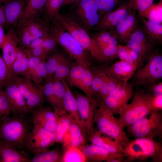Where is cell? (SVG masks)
I'll return each instance as SVG.
<instances>
[{
	"instance_id": "45",
	"label": "cell",
	"mask_w": 162,
	"mask_h": 162,
	"mask_svg": "<svg viewBox=\"0 0 162 162\" xmlns=\"http://www.w3.org/2000/svg\"><path fill=\"white\" fill-rule=\"evenodd\" d=\"M122 81L107 75V79L98 94V98L103 99L110 94Z\"/></svg>"
},
{
	"instance_id": "19",
	"label": "cell",
	"mask_w": 162,
	"mask_h": 162,
	"mask_svg": "<svg viewBox=\"0 0 162 162\" xmlns=\"http://www.w3.org/2000/svg\"><path fill=\"white\" fill-rule=\"evenodd\" d=\"M139 67L137 64H131L120 61L105 67L103 70L108 76L121 81L128 82Z\"/></svg>"
},
{
	"instance_id": "27",
	"label": "cell",
	"mask_w": 162,
	"mask_h": 162,
	"mask_svg": "<svg viewBox=\"0 0 162 162\" xmlns=\"http://www.w3.org/2000/svg\"><path fill=\"white\" fill-rule=\"evenodd\" d=\"M44 86L40 85L42 90L45 99L58 115L62 116L67 112L60 104L53 90V79L47 80Z\"/></svg>"
},
{
	"instance_id": "50",
	"label": "cell",
	"mask_w": 162,
	"mask_h": 162,
	"mask_svg": "<svg viewBox=\"0 0 162 162\" xmlns=\"http://www.w3.org/2000/svg\"><path fill=\"white\" fill-rule=\"evenodd\" d=\"M53 90L56 97L60 104L64 108L63 98L65 92L64 86L62 81L53 80Z\"/></svg>"
},
{
	"instance_id": "46",
	"label": "cell",
	"mask_w": 162,
	"mask_h": 162,
	"mask_svg": "<svg viewBox=\"0 0 162 162\" xmlns=\"http://www.w3.org/2000/svg\"><path fill=\"white\" fill-rule=\"evenodd\" d=\"M48 75L46 61H43L30 76L29 78L36 84H39Z\"/></svg>"
},
{
	"instance_id": "22",
	"label": "cell",
	"mask_w": 162,
	"mask_h": 162,
	"mask_svg": "<svg viewBox=\"0 0 162 162\" xmlns=\"http://www.w3.org/2000/svg\"><path fill=\"white\" fill-rule=\"evenodd\" d=\"M2 6L6 25L12 26L17 25L24 16L26 6L22 0H7Z\"/></svg>"
},
{
	"instance_id": "56",
	"label": "cell",
	"mask_w": 162,
	"mask_h": 162,
	"mask_svg": "<svg viewBox=\"0 0 162 162\" xmlns=\"http://www.w3.org/2000/svg\"><path fill=\"white\" fill-rule=\"evenodd\" d=\"M152 104L153 110L161 111L162 110V96H152Z\"/></svg>"
},
{
	"instance_id": "43",
	"label": "cell",
	"mask_w": 162,
	"mask_h": 162,
	"mask_svg": "<svg viewBox=\"0 0 162 162\" xmlns=\"http://www.w3.org/2000/svg\"><path fill=\"white\" fill-rule=\"evenodd\" d=\"M64 0H47L44 8V12L49 18H55L58 14Z\"/></svg>"
},
{
	"instance_id": "13",
	"label": "cell",
	"mask_w": 162,
	"mask_h": 162,
	"mask_svg": "<svg viewBox=\"0 0 162 162\" xmlns=\"http://www.w3.org/2000/svg\"><path fill=\"white\" fill-rule=\"evenodd\" d=\"M134 83L122 82L110 94L101 99L114 115L118 114L134 94Z\"/></svg>"
},
{
	"instance_id": "6",
	"label": "cell",
	"mask_w": 162,
	"mask_h": 162,
	"mask_svg": "<svg viewBox=\"0 0 162 162\" xmlns=\"http://www.w3.org/2000/svg\"><path fill=\"white\" fill-rule=\"evenodd\" d=\"M50 29L48 24L39 17H23L15 30L20 46L26 48L36 40L49 34Z\"/></svg>"
},
{
	"instance_id": "34",
	"label": "cell",
	"mask_w": 162,
	"mask_h": 162,
	"mask_svg": "<svg viewBox=\"0 0 162 162\" xmlns=\"http://www.w3.org/2000/svg\"><path fill=\"white\" fill-rule=\"evenodd\" d=\"M62 155L59 149L58 148L52 150L49 149L34 155L30 158V162H61Z\"/></svg>"
},
{
	"instance_id": "52",
	"label": "cell",
	"mask_w": 162,
	"mask_h": 162,
	"mask_svg": "<svg viewBox=\"0 0 162 162\" xmlns=\"http://www.w3.org/2000/svg\"><path fill=\"white\" fill-rule=\"evenodd\" d=\"M118 45H110L102 50V53L107 61L118 57Z\"/></svg>"
},
{
	"instance_id": "4",
	"label": "cell",
	"mask_w": 162,
	"mask_h": 162,
	"mask_svg": "<svg viewBox=\"0 0 162 162\" xmlns=\"http://www.w3.org/2000/svg\"><path fill=\"white\" fill-rule=\"evenodd\" d=\"M131 102L122 110L118 118L124 128L146 116L153 110L152 104V96L143 89L138 88Z\"/></svg>"
},
{
	"instance_id": "32",
	"label": "cell",
	"mask_w": 162,
	"mask_h": 162,
	"mask_svg": "<svg viewBox=\"0 0 162 162\" xmlns=\"http://www.w3.org/2000/svg\"><path fill=\"white\" fill-rule=\"evenodd\" d=\"M75 122L73 118L68 113L62 116H58V123L54 132L56 143L62 142L64 134Z\"/></svg>"
},
{
	"instance_id": "24",
	"label": "cell",
	"mask_w": 162,
	"mask_h": 162,
	"mask_svg": "<svg viewBox=\"0 0 162 162\" xmlns=\"http://www.w3.org/2000/svg\"><path fill=\"white\" fill-rule=\"evenodd\" d=\"M92 143L99 146L119 157H124L123 148L118 142L96 129L89 139Z\"/></svg>"
},
{
	"instance_id": "25",
	"label": "cell",
	"mask_w": 162,
	"mask_h": 162,
	"mask_svg": "<svg viewBox=\"0 0 162 162\" xmlns=\"http://www.w3.org/2000/svg\"><path fill=\"white\" fill-rule=\"evenodd\" d=\"M0 162H30V158L23 149L0 143Z\"/></svg>"
},
{
	"instance_id": "12",
	"label": "cell",
	"mask_w": 162,
	"mask_h": 162,
	"mask_svg": "<svg viewBox=\"0 0 162 162\" xmlns=\"http://www.w3.org/2000/svg\"><path fill=\"white\" fill-rule=\"evenodd\" d=\"M14 83L25 99L29 109H34L43 106L45 98L39 84L35 85L30 79L17 75Z\"/></svg>"
},
{
	"instance_id": "21",
	"label": "cell",
	"mask_w": 162,
	"mask_h": 162,
	"mask_svg": "<svg viewBox=\"0 0 162 162\" xmlns=\"http://www.w3.org/2000/svg\"><path fill=\"white\" fill-rule=\"evenodd\" d=\"M136 11L132 9L114 28L117 40L122 43H126L138 27V20Z\"/></svg>"
},
{
	"instance_id": "16",
	"label": "cell",
	"mask_w": 162,
	"mask_h": 162,
	"mask_svg": "<svg viewBox=\"0 0 162 162\" xmlns=\"http://www.w3.org/2000/svg\"><path fill=\"white\" fill-rule=\"evenodd\" d=\"M2 90L14 115L26 116L31 113L25 99L14 82L7 84Z\"/></svg>"
},
{
	"instance_id": "5",
	"label": "cell",
	"mask_w": 162,
	"mask_h": 162,
	"mask_svg": "<svg viewBox=\"0 0 162 162\" xmlns=\"http://www.w3.org/2000/svg\"><path fill=\"white\" fill-rule=\"evenodd\" d=\"M55 19L93 58L100 62L107 61L96 42L75 20L59 13Z\"/></svg>"
},
{
	"instance_id": "55",
	"label": "cell",
	"mask_w": 162,
	"mask_h": 162,
	"mask_svg": "<svg viewBox=\"0 0 162 162\" xmlns=\"http://www.w3.org/2000/svg\"><path fill=\"white\" fill-rule=\"evenodd\" d=\"M28 50L32 55L42 60H46L48 55L46 52L41 47H38Z\"/></svg>"
},
{
	"instance_id": "36",
	"label": "cell",
	"mask_w": 162,
	"mask_h": 162,
	"mask_svg": "<svg viewBox=\"0 0 162 162\" xmlns=\"http://www.w3.org/2000/svg\"><path fill=\"white\" fill-rule=\"evenodd\" d=\"M126 43V45L136 51L139 54L140 62L139 67L141 66L145 59L151 53L154 44L152 42L144 43L135 42L130 39H128Z\"/></svg>"
},
{
	"instance_id": "39",
	"label": "cell",
	"mask_w": 162,
	"mask_h": 162,
	"mask_svg": "<svg viewBox=\"0 0 162 162\" xmlns=\"http://www.w3.org/2000/svg\"><path fill=\"white\" fill-rule=\"evenodd\" d=\"M93 77V72L89 66H87L83 73L79 89L84 92L86 95L90 98L94 97L91 88Z\"/></svg>"
},
{
	"instance_id": "60",
	"label": "cell",
	"mask_w": 162,
	"mask_h": 162,
	"mask_svg": "<svg viewBox=\"0 0 162 162\" xmlns=\"http://www.w3.org/2000/svg\"><path fill=\"white\" fill-rule=\"evenodd\" d=\"M7 0H0V4H1L2 3H4Z\"/></svg>"
},
{
	"instance_id": "37",
	"label": "cell",
	"mask_w": 162,
	"mask_h": 162,
	"mask_svg": "<svg viewBox=\"0 0 162 162\" xmlns=\"http://www.w3.org/2000/svg\"><path fill=\"white\" fill-rule=\"evenodd\" d=\"M47 0H28L23 17H38L44 9Z\"/></svg>"
},
{
	"instance_id": "7",
	"label": "cell",
	"mask_w": 162,
	"mask_h": 162,
	"mask_svg": "<svg viewBox=\"0 0 162 162\" xmlns=\"http://www.w3.org/2000/svg\"><path fill=\"white\" fill-rule=\"evenodd\" d=\"M126 128L128 134L135 138H160L162 135L161 111L153 110Z\"/></svg>"
},
{
	"instance_id": "53",
	"label": "cell",
	"mask_w": 162,
	"mask_h": 162,
	"mask_svg": "<svg viewBox=\"0 0 162 162\" xmlns=\"http://www.w3.org/2000/svg\"><path fill=\"white\" fill-rule=\"evenodd\" d=\"M150 84V90L152 96L155 97L162 96V82H157L149 83Z\"/></svg>"
},
{
	"instance_id": "14",
	"label": "cell",
	"mask_w": 162,
	"mask_h": 162,
	"mask_svg": "<svg viewBox=\"0 0 162 162\" xmlns=\"http://www.w3.org/2000/svg\"><path fill=\"white\" fill-rule=\"evenodd\" d=\"M73 3L72 11L81 24L88 29L95 27L100 20L95 0H77Z\"/></svg>"
},
{
	"instance_id": "51",
	"label": "cell",
	"mask_w": 162,
	"mask_h": 162,
	"mask_svg": "<svg viewBox=\"0 0 162 162\" xmlns=\"http://www.w3.org/2000/svg\"><path fill=\"white\" fill-rule=\"evenodd\" d=\"M8 70L2 56L0 55V90H2L8 82Z\"/></svg>"
},
{
	"instance_id": "42",
	"label": "cell",
	"mask_w": 162,
	"mask_h": 162,
	"mask_svg": "<svg viewBox=\"0 0 162 162\" xmlns=\"http://www.w3.org/2000/svg\"><path fill=\"white\" fill-rule=\"evenodd\" d=\"M99 11L100 20L106 14L111 11L122 0H95Z\"/></svg>"
},
{
	"instance_id": "3",
	"label": "cell",
	"mask_w": 162,
	"mask_h": 162,
	"mask_svg": "<svg viewBox=\"0 0 162 162\" xmlns=\"http://www.w3.org/2000/svg\"><path fill=\"white\" fill-rule=\"evenodd\" d=\"M94 122L98 131L118 142L123 148L130 140L118 118L115 117L100 98L95 111Z\"/></svg>"
},
{
	"instance_id": "35",
	"label": "cell",
	"mask_w": 162,
	"mask_h": 162,
	"mask_svg": "<svg viewBox=\"0 0 162 162\" xmlns=\"http://www.w3.org/2000/svg\"><path fill=\"white\" fill-rule=\"evenodd\" d=\"M57 43L55 38L50 33L46 36L36 40L26 48L31 49L41 47L49 55L55 50Z\"/></svg>"
},
{
	"instance_id": "44",
	"label": "cell",
	"mask_w": 162,
	"mask_h": 162,
	"mask_svg": "<svg viewBox=\"0 0 162 162\" xmlns=\"http://www.w3.org/2000/svg\"><path fill=\"white\" fill-rule=\"evenodd\" d=\"M72 66L65 57L57 67L54 74V80L62 81L68 76Z\"/></svg>"
},
{
	"instance_id": "23",
	"label": "cell",
	"mask_w": 162,
	"mask_h": 162,
	"mask_svg": "<svg viewBox=\"0 0 162 162\" xmlns=\"http://www.w3.org/2000/svg\"><path fill=\"white\" fill-rule=\"evenodd\" d=\"M79 149L84 155L86 161L110 162L114 159L123 157L117 156L101 147L92 144L84 145Z\"/></svg>"
},
{
	"instance_id": "20",
	"label": "cell",
	"mask_w": 162,
	"mask_h": 162,
	"mask_svg": "<svg viewBox=\"0 0 162 162\" xmlns=\"http://www.w3.org/2000/svg\"><path fill=\"white\" fill-rule=\"evenodd\" d=\"M88 139L85 130L75 122L70 126L64 134L62 143L63 152L70 147L80 149Z\"/></svg>"
},
{
	"instance_id": "8",
	"label": "cell",
	"mask_w": 162,
	"mask_h": 162,
	"mask_svg": "<svg viewBox=\"0 0 162 162\" xmlns=\"http://www.w3.org/2000/svg\"><path fill=\"white\" fill-rule=\"evenodd\" d=\"M50 33L76 63L90 65L88 53L57 21L50 28Z\"/></svg>"
},
{
	"instance_id": "59",
	"label": "cell",
	"mask_w": 162,
	"mask_h": 162,
	"mask_svg": "<svg viewBox=\"0 0 162 162\" xmlns=\"http://www.w3.org/2000/svg\"><path fill=\"white\" fill-rule=\"evenodd\" d=\"M77 0H64L62 7L73 3Z\"/></svg>"
},
{
	"instance_id": "61",
	"label": "cell",
	"mask_w": 162,
	"mask_h": 162,
	"mask_svg": "<svg viewBox=\"0 0 162 162\" xmlns=\"http://www.w3.org/2000/svg\"><path fill=\"white\" fill-rule=\"evenodd\" d=\"M160 1H162V0H160Z\"/></svg>"
},
{
	"instance_id": "1",
	"label": "cell",
	"mask_w": 162,
	"mask_h": 162,
	"mask_svg": "<svg viewBox=\"0 0 162 162\" xmlns=\"http://www.w3.org/2000/svg\"><path fill=\"white\" fill-rule=\"evenodd\" d=\"M26 116L14 115L0 122V143L23 149L25 140L33 127Z\"/></svg>"
},
{
	"instance_id": "18",
	"label": "cell",
	"mask_w": 162,
	"mask_h": 162,
	"mask_svg": "<svg viewBox=\"0 0 162 162\" xmlns=\"http://www.w3.org/2000/svg\"><path fill=\"white\" fill-rule=\"evenodd\" d=\"M132 10L129 7L128 2L123 3L105 15L95 27L98 32L114 28L128 15Z\"/></svg>"
},
{
	"instance_id": "30",
	"label": "cell",
	"mask_w": 162,
	"mask_h": 162,
	"mask_svg": "<svg viewBox=\"0 0 162 162\" xmlns=\"http://www.w3.org/2000/svg\"><path fill=\"white\" fill-rule=\"evenodd\" d=\"M138 16L158 24L162 23V1L158 3H153L143 11L138 12Z\"/></svg>"
},
{
	"instance_id": "47",
	"label": "cell",
	"mask_w": 162,
	"mask_h": 162,
	"mask_svg": "<svg viewBox=\"0 0 162 162\" xmlns=\"http://www.w3.org/2000/svg\"><path fill=\"white\" fill-rule=\"evenodd\" d=\"M11 111L9 105L3 91L0 90V122L9 117Z\"/></svg>"
},
{
	"instance_id": "40",
	"label": "cell",
	"mask_w": 162,
	"mask_h": 162,
	"mask_svg": "<svg viewBox=\"0 0 162 162\" xmlns=\"http://www.w3.org/2000/svg\"><path fill=\"white\" fill-rule=\"evenodd\" d=\"M86 159L78 148L70 147L63 152L62 159V162H84Z\"/></svg>"
},
{
	"instance_id": "29",
	"label": "cell",
	"mask_w": 162,
	"mask_h": 162,
	"mask_svg": "<svg viewBox=\"0 0 162 162\" xmlns=\"http://www.w3.org/2000/svg\"><path fill=\"white\" fill-rule=\"evenodd\" d=\"M90 37L96 42L101 51L110 45L118 44L114 28L99 32Z\"/></svg>"
},
{
	"instance_id": "33",
	"label": "cell",
	"mask_w": 162,
	"mask_h": 162,
	"mask_svg": "<svg viewBox=\"0 0 162 162\" xmlns=\"http://www.w3.org/2000/svg\"><path fill=\"white\" fill-rule=\"evenodd\" d=\"M87 66H89L76 63L72 66L65 79L70 86L80 88L83 74Z\"/></svg>"
},
{
	"instance_id": "58",
	"label": "cell",
	"mask_w": 162,
	"mask_h": 162,
	"mask_svg": "<svg viewBox=\"0 0 162 162\" xmlns=\"http://www.w3.org/2000/svg\"><path fill=\"white\" fill-rule=\"evenodd\" d=\"M6 25V20L3 6L0 4V25Z\"/></svg>"
},
{
	"instance_id": "31",
	"label": "cell",
	"mask_w": 162,
	"mask_h": 162,
	"mask_svg": "<svg viewBox=\"0 0 162 162\" xmlns=\"http://www.w3.org/2000/svg\"><path fill=\"white\" fill-rule=\"evenodd\" d=\"M143 28L150 39L154 42H161L162 24L154 23L144 18H141Z\"/></svg>"
},
{
	"instance_id": "57",
	"label": "cell",
	"mask_w": 162,
	"mask_h": 162,
	"mask_svg": "<svg viewBox=\"0 0 162 162\" xmlns=\"http://www.w3.org/2000/svg\"><path fill=\"white\" fill-rule=\"evenodd\" d=\"M3 26L0 25V49L1 50L6 42L7 38Z\"/></svg>"
},
{
	"instance_id": "49",
	"label": "cell",
	"mask_w": 162,
	"mask_h": 162,
	"mask_svg": "<svg viewBox=\"0 0 162 162\" xmlns=\"http://www.w3.org/2000/svg\"><path fill=\"white\" fill-rule=\"evenodd\" d=\"M153 1L154 0H129L128 2L131 9L140 12L146 9L153 3Z\"/></svg>"
},
{
	"instance_id": "11",
	"label": "cell",
	"mask_w": 162,
	"mask_h": 162,
	"mask_svg": "<svg viewBox=\"0 0 162 162\" xmlns=\"http://www.w3.org/2000/svg\"><path fill=\"white\" fill-rule=\"evenodd\" d=\"M74 96L80 119L89 139L96 130L94 127V115L100 98H90L77 92Z\"/></svg>"
},
{
	"instance_id": "48",
	"label": "cell",
	"mask_w": 162,
	"mask_h": 162,
	"mask_svg": "<svg viewBox=\"0 0 162 162\" xmlns=\"http://www.w3.org/2000/svg\"><path fill=\"white\" fill-rule=\"evenodd\" d=\"M29 59L28 66L26 72L22 76L29 78L31 74L39 65L43 61L41 59L31 55L29 50L27 49Z\"/></svg>"
},
{
	"instance_id": "17",
	"label": "cell",
	"mask_w": 162,
	"mask_h": 162,
	"mask_svg": "<svg viewBox=\"0 0 162 162\" xmlns=\"http://www.w3.org/2000/svg\"><path fill=\"white\" fill-rule=\"evenodd\" d=\"M31 118L34 126L41 127L54 133L57 127L58 116L48 106L36 108L32 112Z\"/></svg>"
},
{
	"instance_id": "2",
	"label": "cell",
	"mask_w": 162,
	"mask_h": 162,
	"mask_svg": "<svg viewBox=\"0 0 162 162\" xmlns=\"http://www.w3.org/2000/svg\"><path fill=\"white\" fill-rule=\"evenodd\" d=\"M123 148L127 162L144 161L149 158L154 162H162V146L156 139L136 138L130 140Z\"/></svg>"
},
{
	"instance_id": "41",
	"label": "cell",
	"mask_w": 162,
	"mask_h": 162,
	"mask_svg": "<svg viewBox=\"0 0 162 162\" xmlns=\"http://www.w3.org/2000/svg\"><path fill=\"white\" fill-rule=\"evenodd\" d=\"M65 57L60 53H56L52 55L46 61V64L48 72L47 80L52 79L55 70L59 64Z\"/></svg>"
},
{
	"instance_id": "10",
	"label": "cell",
	"mask_w": 162,
	"mask_h": 162,
	"mask_svg": "<svg viewBox=\"0 0 162 162\" xmlns=\"http://www.w3.org/2000/svg\"><path fill=\"white\" fill-rule=\"evenodd\" d=\"M55 143L54 133L34 126L27 135L24 149L34 155L49 149Z\"/></svg>"
},
{
	"instance_id": "54",
	"label": "cell",
	"mask_w": 162,
	"mask_h": 162,
	"mask_svg": "<svg viewBox=\"0 0 162 162\" xmlns=\"http://www.w3.org/2000/svg\"><path fill=\"white\" fill-rule=\"evenodd\" d=\"M118 56L120 60L131 63L128 57L129 47L127 45H118Z\"/></svg>"
},
{
	"instance_id": "15",
	"label": "cell",
	"mask_w": 162,
	"mask_h": 162,
	"mask_svg": "<svg viewBox=\"0 0 162 162\" xmlns=\"http://www.w3.org/2000/svg\"><path fill=\"white\" fill-rule=\"evenodd\" d=\"M6 42L2 47V58L8 70L7 84L14 82L16 77L13 71V66L16 57V50L19 45L18 39L15 30L10 29L6 34Z\"/></svg>"
},
{
	"instance_id": "38",
	"label": "cell",
	"mask_w": 162,
	"mask_h": 162,
	"mask_svg": "<svg viewBox=\"0 0 162 162\" xmlns=\"http://www.w3.org/2000/svg\"><path fill=\"white\" fill-rule=\"evenodd\" d=\"M93 73L91 88L94 96L98 98V93L105 82L107 75L103 68L95 70Z\"/></svg>"
},
{
	"instance_id": "28",
	"label": "cell",
	"mask_w": 162,
	"mask_h": 162,
	"mask_svg": "<svg viewBox=\"0 0 162 162\" xmlns=\"http://www.w3.org/2000/svg\"><path fill=\"white\" fill-rule=\"evenodd\" d=\"M27 49V48H26ZM28 51L25 48L18 46L17 49L16 57L13 66L14 76H22L27 71L28 66Z\"/></svg>"
},
{
	"instance_id": "9",
	"label": "cell",
	"mask_w": 162,
	"mask_h": 162,
	"mask_svg": "<svg viewBox=\"0 0 162 162\" xmlns=\"http://www.w3.org/2000/svg\"><path fill=\"white\" fill-rule=\"evenodd\" d=\"M145 66L137 68L133 76L134 85L139 86L157 82L162 78V56L157 52L151 53Z\"/></svg>"
},
{
	"instance_id": "62",
	"label": "cell",
	"mask_w": 162,
	"mask_h": 162,
	"mask_svg": "<svg viewBox=\"0 0 162 162\" xmlns=\"http://www.w3.org/2000/svg\"></svg>"
},
{
	"instance_id": "26",
	"label": "cell",
	"mask_w": 162,
	"mask_h": 162,
	"mask_svg": "<svg viewBox=\"0 0 162 162\" xmlns=\"http://www.w3.org/2000/svg\"><path fill=\"white\" fill-rule=\"evenodd\" d=\"M62 81L65 88L63 98L64 109L66 112L73 118L75 122L85 130L79 114L75 97L72 92L65 79H63Z\"/></svg>"
}]
</instances>
